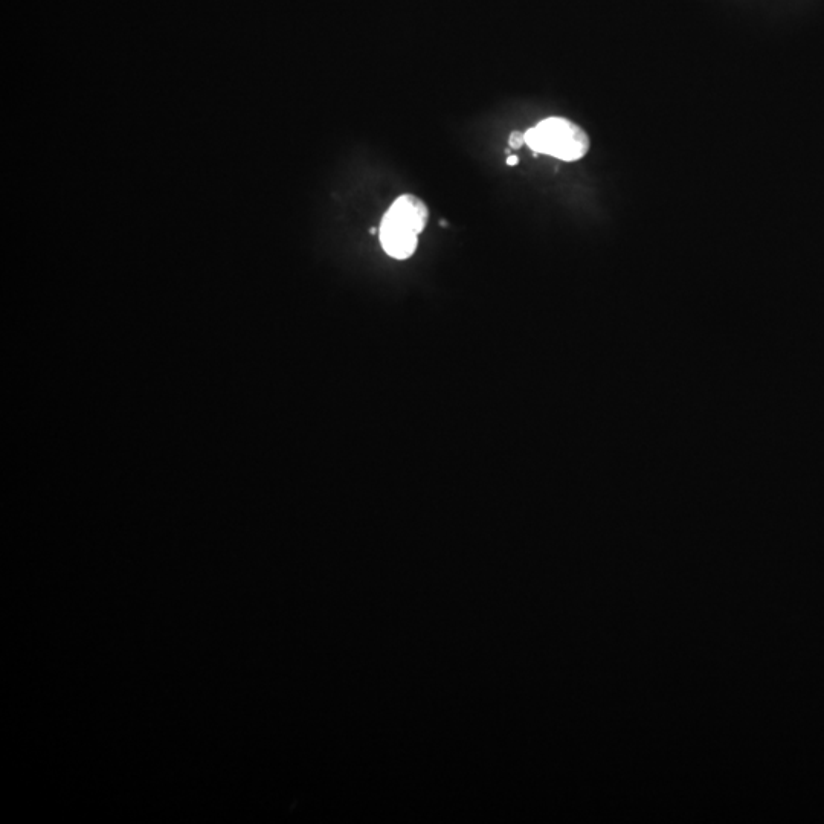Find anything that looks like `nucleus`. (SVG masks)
<instances>
[{
    "mask_svg": "<svg viewBox=\"0 0 824 824\" xmlns=\"http://www.w3.org/2000/svg\"><path fill=\"white\" fill-rule=\"evenodd\" d=\"M376 232H377V229H376V228H371V229H370V234H376Z\"/></svg>",
    "mask_w": 824,
    "mask_h": 824,
    "instance_id": "nucleus-5",
    "label": "nucleus"
},
{
    "mask_svg": "<svg viewBox=\"0 0 824 824\" xmlns=\"http://www.w3.org/2000/svg\"><path fill=\"white\" fill-rule=\"evenodd\" d=\"M426 203L414 194H402L394 200L380 223V245L396 260H408L416 254L419 235L428 225Z\"/></svg>",
    "mask_w": 824,
    "mask_h": 824,
    "instance_id": "nucleus-1",
    "label": "nucleus"
},
{
    "mask_svg": "<svg viewBox=\"0 0 824 824\" xmlns=\"http://www.w3.org/2000/svg\"><path fill=\"white\" fill-rule=\"evenodd\" d=\"M518 162V156H509V158H507V165H509V167H515V165H518Z\"/></svg>",
    "mask_w": 824,
    "mask_h": 824,
    "instance_id": "nucleus-4",
    "label": "nucleus"
},
{
    "mask_svg": "<svg viewBox=\"0 0 824 824\" xmlns=\"http://www.w3.org/2000/svg\"><path fill=\"white\" fill-rule=\"evenodd\" d=\"M525 144L539 155L565 162L579 161L590 152V136L582 127L562 116H550L525 132Z\"/></svg>",
    "mask_w": 824,
    "mask_h": 824,
    "instance_id": "nucleus-2",
    "label": "nucleus"
},
{
    "mask_svg": "<svg viewBox=\"0 0 824 824\" xmlns=\"http://www.w3.org/2000/svg\"><path fill=\"white\" fill-rule=\"evenodd\" d=\"M525 144V133L521 132H512V135L509 136V145L512 149L518 150L521 149L522 145Z\"/></svg>",
    "mask_w": 824,
    "mask_h": 824,
    "instance_id": "nucleus-3",
    "label": "nucleus"
}]
</instances>
